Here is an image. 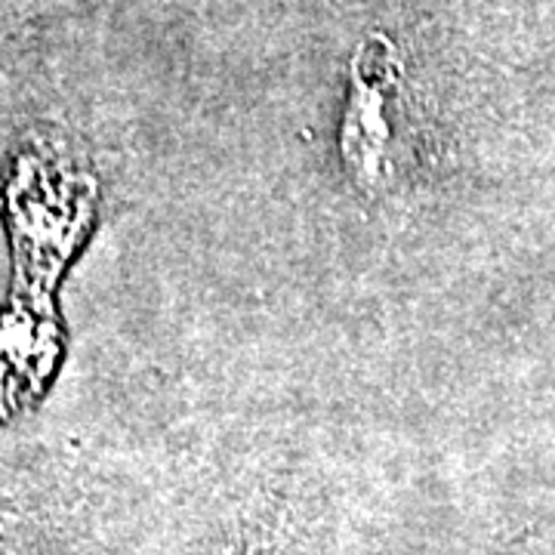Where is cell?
Here are the masks:
<instances>
[{"label":"cell","instance_id":"cell-1","mask_svg":"<svg viewBox=\"0 0 555 555\" xmlns=\"http://www.w3.org/2000/svg\"><path fill=\"white\" fill-rule=\"evenodd\" d=\"M398 75L401 68L389 40L361 43L339 124V158L349 179L371 195L389 192L401 177Z\"/></svg>","mask_w":555,"mask_h":555},{"label":"cell","instance_id":"cell-2","mask_svg":"<svg viewBox=\"0 0 555 555\" xmlns=\"http://www.w3.org/2000/svg\"><path fill=\"white\" fill-rule=\"evenodd\" d=\"M222 555H257L250 546H235V550H225Z\"/></svg>","mask_w":555,"mask_h":555}]
</instances>
